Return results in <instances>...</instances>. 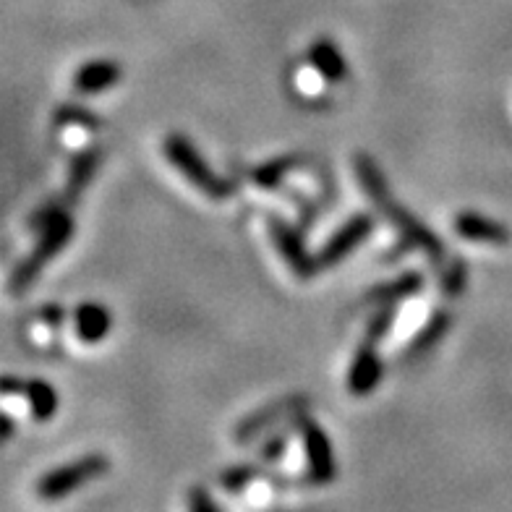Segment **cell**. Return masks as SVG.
Wrapping results in <instances>:
<instances>
[{"label":"cell","instance_id":"1","mask_svg":"<svg viewBox=\"0 0 512 512\" xmlns=\"http://www.w3.org/2000/svg\"><path fill=\"white\" fill-rule=\"evenodd\" d=\"M353 168H356L358 183L361 189L366 191V196L371 199V204L382 212L390 225L400 233L403 243L408 249H421L424 254H429L432 259H442L445 254V246L434 236L432 230L421 225L411 212H405L395 199H392L390 189H387V181H384L382 170L377 168V162L371 160L369 155H356L353 157Z\"/></svg>","mask_w":512,"mask_h":512},{"label":"cell","instance_id":"2","mask_svg":"<svg viewBox=\"0 0 512 512\" xmlns=\"http://www.w3.org/2000/svg\"><path fill=\"white\" fill-rule=\"evenodd\" d=\"M32 228L40 230V241L24 256V262L19 264L11 275V293H24V290L32 288V283L37 280V275L42 272V267L53 259L55 254H61L66 249V243L74 236V220L68 215V207L63 202H50L45 207H40L29 220Z\"/></svg>","mask_w":512,"mask_h":512},{"label":"cell","instance_id":"3","mask_svg":"<svg viewBox=\"0 0 512 512\" xmlns=\"http://www.w3.org/2000/svg\"><path fill=\"white\" fill-rule=\"evenodd\" d=\"M162 155H165V160H168L196 191H202L204 196L215 199V202H223V199L233 196V191H236L233 189V183L225 181L223 176H217L215 170L209 168L207 162H204L202 152H199L183 134L165 136V142H162Z\"/></svg>","mask_w":512,"mask_h":512},{"label":"cell","instance_id":"4","mask_svg":"<svg viewBox=\"0 0 512 512\" xmlns=\"http://www.w3.org/2000/svg\"><path fill=\"white\" fill-rule=\"evenodd\" d=\"M108 468H110L108 458L92 452V455L76 458L71 460V463L58 465V468H53L50 473H45V476L37 481V494H40L42 499H50V502H53V499H63L71 492H76L79 486L105 476Z\"/></svg>","mask_w":512,"mask_h":512},{"label":"cell","instance_id":"5","mask_svg":"<svg viewBox=\"0 0 512 512\" xmlns=\"http://www.w3.org/2000/svg\"><path fill=\"white\" fill-rule=\"evenodd\" d=\"M309 405V398L306 395H285L280 400H272V403L262 405L259 411L243 416L236 424V442H251L254 437H259L262 432H270V429H277V426L288 421V418H298L304 413V408Z\"/></svg>","mask_w":512,"mask_h":512},{"label":"cell","instance_id":"6","mask_svg":"<svg viewBox=\"0 0 512 512\" xmlns=\"http://www.w3.org/2000/svg\"><path fill=\"white\" fill-rule=\"evenodd\" d=\"M296 426L301 429L306 465H309V481L317 486L330 484L335 479V458H332L330 439H327L322 426L306 418L304 413L296 418Z\"/></svg>","mask_w":512,"mask_h":512},{"label":"cell","instance_id":"7","mask_svg":"<svg viewBox=\"0 0 512 512\" xmlns=\"http://www.w3.org/2000/svg\"><path fill=\"white\" fill-rule=\"evenodd\" d=\"M267 228H270L272 241H275L277 251H280V256H283L290 270L296 272L298 277H304V280L311 275H317L319 270L317 256L309 254L304 238H301V233H298L293 225L285 223L283 217L272 215L267 217Z\"/></svg>","mask_w":512,"mask_h":512},{"label":"cell","instance_id":"8","mask_svg":"<svg viewBox=\"0 0 512 512\" xmlns=\"http://www.w3.org/2000/svg\"><path fill=\"white\" fill-rule=\"evenodd\" d=\"M371 230H374V220H371V215H366V212L348 217V220L327 238V243H324L322 251L317 254L319 270H324V267H335V264L343 262L345 256L351 254V251H356L358 246L371 236Z\"/></svg>","mask_w":512,"mask_h":512},{"label":"cell","instance_id":"9","mask_svg":"<svg viewBox=\"0 0 512 512\" xmlns=\"http://www.w3.org/2000/svg\"><path fill=\"white\" fill-rule=\"evenodd\" d=\"M382 374L384 364L377 353V345L361 340L356 356L351 361V369H348V379H345L348 382V392L356 395V398L371 395V392L377 390V384L382 382Z\"/></svg>","mask_w":512,"mask_h":512},{"label":"cell","instance_id":"10","mask_svg":"<svg viewBox=\"0 0 512 512\" xmlns=\"http://www.w3.org/2000/svg\"><path fill=\"white\" fill-rule=\"evenodd\" d=\"M452 230L471 243H486V246H507L510 243V228L492 220V217L479 215V212H460V215H455Z\"/></svg>","mask_w":512,"mask_h":512},{"label":"cell","instance_id":"11","mask_svg":"<svg viewBox=\"0 0 512 512\" xmlns=\"http://www.w3.org/2000/svg\"><path fill=\"white\" fill-rule=\"evenodd\" d=\"M424 288V275L416 270H408L403 275H398L395 280H387L382 285H374V288L366 293V304L369 306H395L403 304L408 298H413L418 290Z\"/></svg>","mask_w":512,"mask_h":512},{"label":"cell","instance_id":"12","mask_svg":"<svg viewBox=\"0 0 512 512\" xmlns=\"http://www.w3.org/2000/svg\"><path fill=\"white\" fill-rule=\"evenodd\" d=\"M110 327H113V317H110V311L102 304H97V301H87V304H81L79 309L74 311V332L81 343H100V340H105V337L110 335Z\"/></svg>","mask_w":512,"mask_h":512},{"label":"cell","instance_id":"13","mask_svg":"<svg viewBox=\"0 0 512 512\" xmlns=\"http://www.w3.org/2000/svg\"><path fill=\"white\" fill-rule=\"evenodd\" d=\"M121 66L115 61H89L76 68L74 89L79 95H97L121 81Z\"/></svg>","mask_w":512,"mask_h":512},{"label":"cell","instance_id":"14","mask_svg":"<svg viewBox=\"0 0 512 512\" xmlns=\"http://www.w3.org/2000/svg\"><path fill=\"white\" fill-rule=\"evenodd\" d=\"M309 66L311 71H317L322 76V81H330V84H337L343 81L345 74H348V63H345L343 53L337 48L335 42L322 37L309 48Z\"/></svg>","mask_w":512,"mask_h":512},{"label":"cell","instance_id":"15","mask_svg":"<svg viewBox=\"0 0 512 512\" xmlns=\"http://www.w3.org/2000/svg\"><path fill=\"white\" fill-rule=\"evenodd\" d=\"M97 162H100V149H81L79 155L71 160V168H68V181L63 196H58V202H63L66 207L76 202L81 196V191L87 189L92 176H95Z\"/></svg>","mask_w":512,"mask_h":512},{"label":"cell","instance_id":"16","mask_svg":"<svg viewBox=\"0 0 512 512\" xmlns=\"http://www.w3.org/2000/svg\"><path fill=\"white\" fill-rule=\"evenodd\" d=\"M306 160L301 155H285V157H275V160L270 162H262V165H256L254 170H251V181L259 186V189H280L285 181H288L293 173H298V170L304 168Z\"/></svg>","mask_w":512,"mask_h":512},{"label":"cell","instance_id":"17","mask_svg":"<svg viewBox=\"0 0 512 512\" xmlns=\"http://www.w3.org/2000/svg\"><path fill=\"white\" fill-rule=\"evenodd\" d=\"M100 121L92 110H84L79 105H63L55 110V128L66 136L68 142H84L92 131H97Z\"/></svg>","mask_w":512,"mask_h":512},{"label":"cell","instance_id":"18","mask_svg":"<svg viewBox=\"0 0 512 512\" xmlns=\"http://www.w3.org/2000/svg\"><path fill=\"white\" fill-rule=\"evenodd\" d=\"M450 311L439 309L434 311L432 317L426 319V324L421 327V330L413 335V340L408 343V348H405V358H418L424 356V353H429L434 348V345H439V340L447 335V330H450Z\"/></svg>","mask_w":512,"mask_h":512},{"label":"cell","instance_id":"19","mask_svg":"<svg viewBox=\"0 0 512 512\" xmlns=\"http://www.w3.org/2000/svg\"><path fill=\"white\" fill-rule=\"evenodd\" d=\"M24 395L29 400V413L34 421H50L58 411V395H55L53 384L45 379H29L24 382Z\"/></svg>","mask_w":512,"mask_h":512},{"label":"cell","instance_id":"20","mask_svg":"<svg viewBox=\"0 0 512 512\" xmlns=\"http://www.w3.org/2000/svg\"><path fill=\"white\" fill-rule=\"evenodd\" d=\"M259 479V471L254 465H238V468H228V471L220 476V486H223L228 494H241L246 489H251V484Z\"/></svg>","mask_w":512,"mask_h":512},{"label":"cell","instance_id":"21","mask_svg":"<svg viewBox=\"0 0 512 512\" xmlns=\"http://www.w3.org/2000/svg\"><path fill=\"white\" fill-rule=\"evenodd\" d=\"M392 324H395V309L392 306H379L377 314L369 319L364 330V340L366 343L379 345L382 343V337L392 330Z\"/></svg>","mask_w":512,"mask_h":512},{"label":"cell","instance_id":"22","mask_svg":"<svg viewBox=\"0 0 512 512\" xmlns=\"http://www.w3.org/2000/svg\"><path fill=\"white\" fill-rule=\"evenodd\" d=\"M465 275H468V270H465L463 259H455V262L447 267L445 275H442V290H445L447 296H460V293H463Z\"/></svg>","mask_w":512,"mask_h":512},{"label":"cell","instance_id":"23","mask_svg":"<svg viewBox=\"0 0 512 512\" xmlns=\"http://www.w3.org/2000/svg\"><path fill=\"white\" fill-rule=\"evenodd\" d=\"M290 445V434L288 432H275L272 429V437L264 439L262 450H259V455H262V460H267V463H275V460H280L285 455V450H288Z\"/></svg>","mask_w":512,"mask_h":512},{"label":"cell","instance_id":"24","mask_svg":"<svg viewBox=\"0 0 512 512\" xmlns=\"http://www.w3.org/2000/svg\"><path fill=\"white\" fill-rule=\"evenodd\" d=\"M189 507L196 512H207V510H220V505H217L215 499L209 497L207 492H202V489H194L191 492V499H189Z\"/></svg>","mask_w":512,"mask_h":512},{"label":"cell","instance_id":"25","mask_svg":"<svg viewBox=\"0 0 512 512\" xmlns=\"http://www.w3.org/2000/svg\"><path fill=\"white\" fill-rule=\"evenodd\" d=\"M63 317H66V314H63L61 306H45V309L40 311V324L50 327V330H61Z\"/></svg>","mask_w":512,"mask_h":512},{"label":"cell","instance_id":"26","mask_svg":"<svg viewBox=\"0 0 512 512\" xmlns=\"http://www.w3.org/2000/svg\"><path fill=\"white\" fill-rule=\"evenodd\" d=\"M11 434H14V418L8 411H3V439H8Z\"/></svg>","mask_w":512,"mask_h":512}]
</instances>
